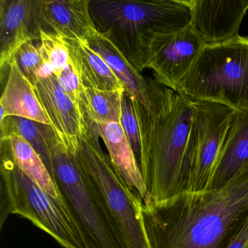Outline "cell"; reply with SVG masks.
I'll use <instances>...</instances> for the list:
<instances>
[{"label": "cell", "instance_id": "9a60e30c", "mask_svg": "<svg viewBox=\"0 0 248 248\" xmlns=\"http://www.w3.org/2000/svg\"><path fill=\"white\" fill-rule=\"evenodd\" d=\"M91 0H45V17L55 33L86 42L96 33L90 15Z\"/></svg>", "mask_w": 248, "mask_h": 248}, {"label": "cell", "instance_id": "9c48e42d", "mask_svg": "<svg viewBox=\"0 0 248 248\" xmlns=\"http://www.w3.org/2000/svg\"><path fill=\"white\" fill-rule=\"evenodd\" d=\"M42 31L54 32L45 17V0H0V65L25 42L39 41Z\"/></svg>", "mask_w": 248, "mask_h": 248}, {"label": "cell", "instance_id": "603a6c76", "mask_svg": "<svg viewBox=\"0 0 248 248\" xmlns=\"http://www.w3.org/2000/svg\"><path fill=\"white\" fill-rule=\"evenodd\" d=\"M55 77H57V79L62 90L75 103L80 104V94L83 90V86L72 62Z\"/></svg>", "mask_w": 248, "mask_h": 248}, {"label": "cell", "instance_id": "7402d4cb", "mask_svg": "<svg viewBox=\"0 0 248 248\" xmlns=\"http://www.w3.org/2000/svg\"><path fill=\"white\" fill-rule=\"evenodd\" d=\"M120 124L133 150L140 166L141 160V138L139 126L135 114L133 98L127 92H124L121 107Z\"/></svg>", "mask_w": 248, "mask_h": 248}, {"label": "cell", "instance_id": "52a82bcc", "mask_svg": "<svg viewBox=\"0 0 248 248\" xmlns=\"http://www.w3.org/2000/svg\"><path fill=\"white\" fill-rule=\"evenodd\" d=\"M190 100L193 111L189 142L190 192H205L237 110L215 102Z\"/></svg>", "mask_w": 248, "mask_h": 248}, {"label": "cell", "instance_id": "cb8c5ba5", "mask_svg": "<svg viewBox=\"0 0 248 248\" xmlns=\"http://www.w3.org/2000/svg\"><path fill=\"white\" fill-rule=\"evenodd\" d=\"M248 247V217L227 248H247Z\"/></svg>", "mask_w": 248, "mask_h": 248}, {"label": "cell", "instance_id": "4316f807", "mask_svg": "<svg viewBox=\"0 0 248 248\" xmlns=\"http://www.w3.org/2000/svg\"><path fill=\"white\" fill-rule=\"evenodd\" d=\"M247 248H248V247Z\"/></svg>", "mask_w": 248, "mask_h": 248}, {"label": "cell", "instance_id": "8992f818", "mask_svg": "<svg viewBox=\"0 0 248 248\" xmlns=\"http://www.w3.org/2000/svg\"><path fill=\"white\" fill-rule=\"evenodd\" d=\"M1 228L9 214L27 218L65 248H88L65 198H56L31 180L1 147Z\"/></svg>", "mask_w": 248, "mask_h": 248}, {"label": "cell", "instance_id": "30bf717a", "mask_svg": "<svg viewBox=\"0 0 248 248\" xmlns=\"http://www.w3.org/2000/svg\"><path fill=\"white\" fill-rule=\"evenodd\" d=\"M33 86L55 133L64 142L75 140L84 125L80 104L62 90L54 74L38 78Z\"/></svg>", "mask_w": 248, "mask_h": 248}, {"label": "cell", "instance_id": "7a4b0ae2", "mask_svg": "<svg viewBox=\"0 0 248 248\" xmlns=\"http://www.w3.org/2000/svg\"><path fill=\"white\" fill-rule=\"evenodd\" d=\"M133 103L141 138L140 169L151 204L190 192V99L176 93L171 108L159 114L134 98Z\"/></svg>", "mask_w": 248, "mask_h": 248}, {"label": "cell", "instance_id": "7c38bea8", "mask_svg": "<svg viewBox=\"0 0 248 248\" xmlns=\"http://www.w3.org/2000/svg\"><path fill=\"white\" fill-rule=\"evenodd\" d=\"M0 70L1 81L5 80L0 99V121L6 116H17L51 125L33 84L21 72L14 58L0 65Z\"/></svg>", "mask_w": 248, "mask_h": 248}, {"label": "cell", "instance_id": "ba28073f", "mask_svg": "<svg viewBox=\"0 0 248 248\" xmlns=\"http://www.w3.org/2000/svg\"><path fill=\"white\" fill-rule=\"evenodd\" d=\"M206 42L191 24L173 31L156 33L149 46L147 68L160 84L176 92V86L200 55Z\"/></svg>", "mask_w": 248, "mask_h": 248}, {"label": "cell", "instance_id": "d6986e66", "mask_svg": "<svg viewBox=\"0 0 248 248\" xmlns=\"http://www.w3.org/2000/svg\"><path fill=\"white\" fill-rule=\"evenodd\" d=\"M41 123L17 116H6L0 121L1 139L15 134L24 139L40 156L52 177H54L50 150L41 128Z\"/></svg>", "mask_w": 248, "mask_h": 248}, {"label": "cell", "instance_id": "6da1fadb", "mask_svg": "<svg viewBox=\"0 0 248 248\" xmlns=\"http://www.w3.org/2000/svg\"><path fill=\"white\" fill-rule=\"evenodd\" d=\"M150 248H227L248 217V164L221 189L143 204Z\"/></svg>", "mask_w": 248, "mask_h": 248}, {"label": "cell", "instance_id": "277c9868", "mask_svg": "<svg viewBox=\"0 0 248 248\" xmlns=\"http://www.w3.org/2000/svg\"><path fill=\"white\" fill-rule=\"evenodd\" d=\"M54 177L88 248H128L100 191L80 166L72 149L51 132L47 138Z\"/></svg>", "mask_w": 248, "mask_h": 248}, {"label": "cell", "instance_id": "ffe728a7", "mask_svg": "<svg viewBox=\"0 0 248 248\" xmlns=\"http://www.w3.org/2000/svg\"><path fill=\"white\" fill-rule=\"evenodd\" d=\"M25 77L32 84L40 78L49 77L53 68L34 41L25 42L19 46L13 57Z\"/></svg>", "mask_w": 248, "mask_h": 248}, {"label": "cell", "instance_id": "3957f363", "mask_svg": "<svg viewBox=\"0 0 248 248\" xmlns=\"http://www.w3.org/2000/svg\"><path fill=\"white\" fill-rule=\"evenodd\" d=\"M90 15L96 31L140 74L147 68L156 33L183 29L193 21L192 7L172 0H91Z\"/></svg>", "mask_w": 248, "mask_h": 248}, {"label": "cell", "instance_id": "5b68a950", "mask_svg": "<svg viewBox=\"0 0 248 248\" xmlns=\"http://www.w3.org/2000/svg\"><path fill=\"white\" fill-rule=\"evenodd\" d=\"M176 93L193 100L248 110V36L207 43Z\"/></svg>", "mask_w": 248, "mask_h": 248}, {"label": "cell", "instance_id": "8fae6325", "mask_svg": "<svg viewBox=\"0 0 248 248\" xmlns=\"http://www.w3.org/2000/svg\"><path fill=\"white\" fill-rule=\"evenodd\" d=\"M248 10L246 0H195L192 25L206 43L227 40L238 34Z\"/></svg>", "mask_w": 248, "mask_h": 248}, {"label": "cell", "instance_id": "4fadbf2b", "mask_svg": "<svg viewBox=\"0 0 248 248\" xmlns=\"http://www.w3.org/2000/svg\"><path fill=\"white\" fill-rule=\"evenodd\" d=\"M84 119L103 140L114 166L127 185L139 195L144 205H151L139 163L120 123H94Z\"/></svg>", "mask_w": 248, "mask_h": 248}, {"label": "cell", "instance_id": "ac0fdd59", "mask_svg": "<svg viewBox=\"0 0 248 248\" xmlns=\"http://www.w3.org/2000/svg\"><path fill=\"white\" fill-rule=\"evenodd\" d=\"M124 92L125 90H98L83 87L80 106L83 117L94 123H120Z\"/></svg>", "mask_w": 248, "mask_h": 248}, {"label": "cell", "instance_id": "d4e9b609", "mask_svg": "<svg viewBox=\"0 0 248 248\" xmlns=\"http://www.w3.org/2000/svg\"><path fill=\"white\" fill-rule=\"evenodd\" d=\"M172 1H176V2L181 3V4H186V5L192 7V10H193V7L195 4V0H172Z\"/></svg>", "mask_w": 248, "mask_h": 248}, {"label": "cell", "instance_id": "484cf974", "mask_svg": "<svg viewBox=\"0 0 248 248\" xmlns=\"http://www.w3.org/2000/svg\"><path fill=\"white\" fill-rule=\"evenodd\" d=\"M246 4H247V7L248 8V0H246Z\"/></svg>", "mask_w": 248, "mask_h": 248}, {"label": "cell", "instance_id": "5bb4252c", "mask_svg": "<svg viewBox=\"0 0 248 248\" xmlns=\"http://www.w3.org/2000/svg\"><path fill=\"white\" fill-rule=\"evenodd\" d=\"M248 164V110H237L227 141L214 168L208 191L221 189Z\"/></svg>", "mask_w": 248, "mask_h": 248}, {"label": "cell", "instance_id": "2e32d148", "mask_svg": "<svg viewBox=\"0 0 248 248\" xmlns=\"http://www.w3.org/2000/svg\"><path fill=\"white\" fill-rule=\"evenodd\" d=\"M65 40L71 62L84 88L98 90H125L109 65L86 42L77 39H65Z\"/></svg>", "mask_w": 248, "mask_h": 248}, {"label": "cell", "instance_id": "e0dca14e", "mask_svg": "<svg viewBox=\"0 0 248 248\" xmlns=\"http://www.w3.org/2000/svg\"><path fill=\"white\" fill-rule=\"evenodd\" d=\"M1 147L7 150L15 164L31 180L54 198H64L40 156L24 139L17 134H10L1 139Z\"/></svg>", "mask_w": 248, "mask_h": 248}, {"label": "cell", "instance_id": "44dd1931", "mask_svg": "<svg viewBox=\"0 0 248 248\" xmlns=\"http://www.w3.org/2000/svg\"><path fill=\"white\" fill-rule=\"evenodd\" d=\"M39 46L52 64L54 74L58 76L71 63L69 51L65 39L55 32L42 31Z\"/></svg>", "mask_w": 248, "mask_h": 248}]
</instances>
